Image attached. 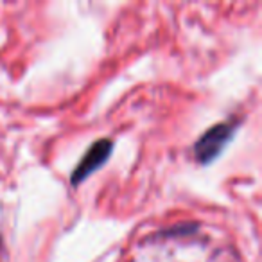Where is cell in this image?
Listing matches in <instances>:
<instances>
[{"mask_svg":"<svg viewBox=\"0 0 262 262\" xmlns=\"http://www.w3.org/2000/svg\"><path fill=\"white\" fill-rule=\"evenodd\" d=\"M235 122H221L212 126L207 133L198 139V142L194 144V157L200 164H210L212 160L219 157L223 149L226 147V144L230 142V139L235 133Z\"/></svg>","mask_w":262,"mask_h":262,"instance_id":"1","label":"cell"},{"mask_svg":"<svg viewBox=\"0 0 262 262\" xmlns=\"http://www.w3.org/2000/svg\"><path fill=\"white\" fill-rule=\"evenodd\" d=\"M112 151H113L112 140H108V139L97 140V142H95L94 146L84 153V157L81 158V162L77 164V167L74 169L72 178H70L72 185L74 187L79 185V183L84 182L92 172H95L101 165H104V162L110 158Z\"/></svg>","mask_w":262,"mask_h":262,"instance_id":"2","label":"cell"}]
</instances>
